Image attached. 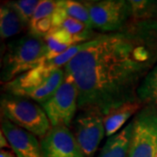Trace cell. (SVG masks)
<instances>
[{
	"label": "cell",
	"instance_id": "6da1fadb",
	"mask_svg": "<svg viewBox=\"0 0 157 157\" xmlns=\"http://www.w3.org/2000/svg\"><path fill=\"white\" fill-rule=\"evenodd\" d=\"M157 64V20L129 21L114 33H98L64 67L78 89V109L107 115L138 101L137 90Z\"/></svg>",
	"mask_w": 157,
	"mask_h": 157
},
{
	"label": "cell",
	"instance_id": "7a4b0ae2",
	"mask_svg": "<svg viewBox=\"0 0 157 157\" xmlns=\"http://www.w3.org/2000/svg\"><path fill=\"white\" fill-rule=\"evenodd\" d=\"M47 54L44 38L28 33L7 45L3 58L1 80L8 83L17 76L39 67Z\"/></svg>",
	"mask_w": 157,
	"mask_h": 157
},
{
	"label": "cell",
	"instance_id": "3957f363",
	"mask_svg": "<svg viewBox=\"0 0 157 157\" xmlns=\"http://www.w3.org/2000/svg\"><path fill=\"white\" fill-rule=\"evenodd\" d=\"M64 78V68L52 67L42 63L6 83V94L24 97L42 105L54 94Z\"/></svg>",
	"mask_w": 157,
	"mask_h": 157
},
{
	"label": "cell",
	"instance_id": "277c9868",
	"mask_svg": "<svg viewBox=\"0 0 157 157\" xmlns=\"http://www.w3.org/2000/svg\"><path fill=\"white\" fill-rule=\"evenodd\" d=\"M0 103L3 117L36 136L43 138L52 128L44 109L35 101L6 94Z\"/></svg>",
	"mask_w": 157,
	"mask_h": 157
},
{
	"label": "cell",
	"instance_id": "5b68a950",
	"mask_svg": "<svg viewBox=\"0 0 157 157\" xmlns=\"http://www.w3.org/2000/svg\"><path fill=\"white\" fill-rule=\"evenodd\" d=\"M132 122L128 157H156L157 107L153 105L143 106Z\"/></svg>",
	"mask_w": 157,
	"mask_h": 157
},
{
	"label": "cell",
	"instance_id": "8992f818",
	"mask_svg": "<svg viewBox=\"0 0 157 157\" xmlns=\"http://www.w3.org/2000/svg\"><path fill=\"white\" fill-rule=\"evenodd\" d=\"M82 3L89 11L93 29L99 30L102 33L117 32L131 19L129 1L94 0Z\"/></svg>",
	"mask_w": 157,
	"mask_h": 157
},
{
	"label": "cell",
	"instance_id": "52a82bcc",
	"mask_svg": "<svg viewBox=\"0 0 157 157\" xmlns=\"http://www.w3.org/2000/svg\"><path fill=\"white\" fill-rule=\"evenodd\" d=\"M51 126L69 128L78 109V89L73 79L65 74V78L54 94L42 105Z\"/></svg>",
	"mask_w": 157,
	"mask_h": 157
},
{
	"label": "cell",
	"instance_id": "ba28073f",
	"mask_svg": "<svg viewBox=\"0 0 157 157\" xmlns=\"http://www.w3.org/2000/svg\"><path fill=\"white\" fill-rule=\"evenodd\" d=\"M73 135L86 157L97 150L106 135L104 116L93 112H82L73 121Z\"/></svg>",
	"mask_w": 157,
	"mask_h": 157
},
{
	"label": "cell",
	"instance_id": "9c48e42d",
	"mask_svg": "<svg viewBox=\"0 0 157 157\" xmlns=\"http://www.w3.org/2000/svg\"><path fill=\"white\" fill-rule=\"evenodd\" d=\"M40 144L43 157H86L67 127H52Z\"/></svg>",
	"mask_w": 157,
	"mask_h": 157
},
{
	"label": "cell",
	"instance_id": "30bf717a",
	"mask_svg": "<svg viewBox=\"0 0 157 157\" xmlns=\"http://www.w3.org/2000/svg\"><path fill=\"white\" fill-rule=\"evenodd\" d=\"M2 131L17 157H43L41 144L36 135L16 126L8 120H2Z\"/></svg>",
	"mask_w": 157,
	"mask_h": 157
},
{
	"label": "cell",
	"instance_id": "8fae6325",
	"mask_svg": "<svg viewBox=\"0 0 157 157\" xmlns=\"http://www.w3.org/2000/svg\"><path fill=\"white\" fill-rule=\"evenodd\" d=\"M132 131L131 121L117 134L108 137L98 157H128Z\"/></svg>",
	"mask_w": 157,
	"mask_h": 157
},
{
	"label": "cell",
	"instance_id": "7c38bea8",
	"mask_svg": "<svg viewBox=\"0 0 157 157\" xmlns=\"http://www.w3.org/2000/svg\"><path fill=\"white\" fill-rule=\"evenodd\" d=\"M143 105L140 101H135L126 103L110 111L107 115L104 116L106 135L107 137H110L117 134L118 131L125 124V122H127L129 118L138 111H140Z\"/></svg>",
	"mask_w": 157,
	"mask_h": 157
},
{
	"label": "cell",
	"instance_id": "4fadbf2b",
	"mask_svg": "<svg viewBox=\"0 0 157 157\" xmlns=\"http://www.w3.org/2000/svg\"><path fill=\"white\" fill-rule=\"evenodd\" d=\"M25 25L17 13L6 3L0 8V35L1 39H8L19 33Z\"/></svg>",
	"mask_w": 157,
	"mask_h": 157
},
{
	"label": "cell",
	"instance_id": "5bb4252c",
	"mask_svg": "<svg viewBox=\"0 0 157 157\" xmlns=\"http://www.w3.org/2000/svg\"><path fill=\"white\" fill-rule=\"evenodd\" d=\"M137 98L143 106L153 105L157 107V64L140 85Z\"/></svg>",
	"mask_w": 157,
	"mask_h": 157
},
{
	"label": "cell",
	"instance_id": "9a60e30c",
	"mask_svg": "<svg viewBox=\"0 0 157 157\" xmlns=\"http://www.w3.org/2000/svg\"><path fill=\"white\" fill-rule=\"evenodd\" d=\"M131 8L130 21L156 20L157 1L148 0H129Z\"/></svg>",
	"mask_w": 157,
	"mask_h": 157
},
{
	"label": "cell",
	"instance_id": "2e32d148",
	"mask_svg": "<svg viewBox=\"0 0 157 157\" xmlns=\"http://www.w3.org/2000/svg\"><path fill=\"white\" fill-rule=\"evenodd\" d=\"M58 4L65 10L69 17L75 18L78 21L85 24L89 29H93L92 20L90 17L89 11L85 6L82 1L74 0H59L57 1Z\"/></svg>",
	"mask_w": 157,
	"mask_h": 157
},
{
	"label": "cell",
	"instance_id": "e0dca14e",
	"mask_svg": "<svg viewBox=\"0 0 157 157\" xmlns=\"http://www.w3.org/2000/svg\"><path fill=\"white\" fill-rule=\"evenodd\" d=\"M39 2L40 1L38 0H18L6 2V4L18 15L25 27H27L30 25L31 20L33 17L34 12L39 6Z\"/></svg>",
	"mask_w": 157,
	"mask_h": 157
},
{
	"label": "cell",
	"instance_id": "ac0fdd59",
	"mask_svg": "<svg viewBox=\"0 0 157 157\" xmlns=\"http://www.w3.org/2000/svg\"><path fill=\"white\" fill-rule=\"evenodd\" d=\"M44 39H45V43L47 45V54L45 58V60L52 59L56 57L59 56L60 54H62L64 52H66L70 47L68 45L60 44L52 36H51L50 34H48Z\"/></svg>",
	"mask_w": 157,
	"mask_h": 157
},
{
	"label": "cell",
	"instance_id": "d6986e66",
	"mask_svg": "<svg viewBox=\"0 0 157 157\" xmlns=\"http://www.w3.org/2000/svg\"><path fill=\"white\" fill-rule=\"evenodd\" d=\"M49 34L51 36H52L57 41H59L62 45L72 46V45L81 44V43H79L78 39L76 37L73 36L72 34L67 33L66 30H64L61 27L52 28V30L51 31V33Z\"/></svg>",
	"mask_w": 157,
	"mask_h": 157
},
{
	"label": "cell",
	"instance_id": "ffe728a7",
	"mask_svg": "<svg viewBox=\"0 0 157 157\" xmlns=\"http://www.w3.org/2000/svg\"><path fill=\"white\" fill-rule=\"evenodd\" d=\"M0 139H1V142H0V146L1 147L3 148V147H8V140L6 139V135H4V133H3V131L1 130V135H0Z\"/></svg>",
	"mask_w": 157,
	"mask_h": 157
},
{
	"label": "cell",
	"instance_id": "44dd1931",
	"mask_svg": "<svg viewBox=\"0 0 157 157\" xmlns=\"http://www.w3.org/2000/svg\"><path fill=\"white\" fill-rule=\"evenodd\" d=\"M0 157H17L15 154H12L10 151H7L5 149H2L0 152Z\"/></svg>",
	"mask_w": 157,
	"mask_h": 157
},
{
	"label": "cell",
	"instance_id": "7402d4cb",
	"mask_svg": "<svg viewBox=\"0 0 157 157\" xmlns=\"http://www.w3.org/2000/svg\"><path fill=\"white\" fill-rule=\"evenodd\" d=\"M156 157H157V155H156Z\"/></svg>",
	"mask_w": 157,
	"mask_h": 157
}]
</instances>
